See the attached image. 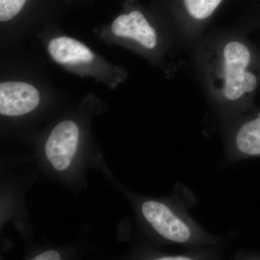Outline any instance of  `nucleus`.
I'll use <instances>...</instances> for the list:
<instances>
[{"mask_svg":"<svg viewBox=\"0 0 260 260\" xmlns=\"http://www.w3.org/2000/svg\"><path fill=\"white\" fill-rule=\"evenodd\" d=\"M242 26L206 32L190 49L196 79L221 124L251 110L260 88V50Z\"/></svg>","mask_w":260,"mask_h":260,"instance_id":"f257e3e1","label":"nucleus"},{"mask_svg":"<svg viewBox=\"0 0 260 260\" xmlns=\"http://www.w3.org/2000/svg\"><path fill=\"white\" fill-rule=\"evenodd\" d=\"M177 193L168 202L149 200L141 205L145 221L166 242L186 249L218 245L222 237L213 235L189 215L194 197L186 187L177 186Z\"/></svg>","mask_w":260,"mask_h":260,"instance_id":"f03ea898","label":"nucleus"},{"mask_svg":"<svg viewBox=\"0 0 260 260\" xmlns=\"http://www.w3.org/2000/svg\"><path fill=\"white\" fill-rule=\"evenodd\" d=\"M226 0H162L167 25L179 47L200 40Z\"/></svg>","mask_w":260,"mask_h":260,"instance_id":"7ed1b4c3","label":"nucleus"},{"mask_svg":"<svg viewBox=\"0 0 260 260\" xmlns=\"http://www.w3.org/2000/svg\"><path fill=\"white\" fill-rule=\"evenodd\" d=\"M116 37L134 43L140 49L164 59L172 55L174 48H179L172 35L162 36L148 15L140 8H132L117 17L112 25Z\"/></svg>","mask_w":260,"mask_h":260,"instance_id":"20e7f679","label":"nucleus"},{"mask_svg":"<svg viewBox=\"0 0 260 260\" xmlns=\"http://www.w3.org/2000/svg\"><path fill=\"white\" fill-rule=\"evenodd\" d=\"M225 156L229 162L260 155V109L249 111L222 124Z\"/></svg>","mask_w":260,"mask_h":260,"instance_id":"39448f33","label":"nucleus"},{"mask_svg":"<svg viewBox=\"0 0 260 260\" xmlns=\"http://www.w3.org/2000/svg\"><path fill=\"white\" fill-rule=\"evenodd\" d=\"M79 130L73 121H61L55 126L46 143L48 160L56 170L68 169L76 152Z\"/></svg>","mask_w":260,"mask_h":260,"instance_id":"423d86ee","label":"nucleus"},{"mask_svg":"<svg viewBox=\"0 0 260 260\" xmlns=\"http://www.w3.org/2000/svg\"><path fill=\"white\" fill-rule=\"evenodd\" d=\"M37 88L22 82H5L0 85V113L18 116L32 112L39 105Z\"/></svg>","mask_w":260,"mask_h":260,"instance_id":"0eeeda50","label":"nucleus"},{"mask_svg":"<svg viewBox=\"0 0 260 260\" xmlns=\"http://www.w3.org/2000/svg\"><path fill=\"white\" fill-rule=\"evenodd\" d=\"M49 52L54 61L62 64L90 62L94 57L93 52L82 43L66 37L52 39Z\"/></svg>","mask_w":260,"mask_h":260,"instance_id":"6e6552de","label":"nucleus"},{"mask_svg":"<svg viewBox=\"0 0 260 260\" xmlns=\"http://www.w3.org/2000/svg\"><path fill=\"white\" fill-rule=\"evenodd\" d=\"M241 26L249 34L254 30L260 32V0H254L243 17Z\"/></svg>","mask_w":260,"mask_h":260,"instance_id":"1a4fd4ad","label":"nucleus"},{"mask_svg":"<svg viewBox=\"0 0 260 260\" xmlns=\"http://www.w3.org/2000/svg\"><path fill=\"white\" fill-rule=\"evenodd\" d=\"M27 0H0V20L8 21L23 9Z\"/></svg>","mask_w":260,"mask_h":260,"instance_id":"9d476101","label":"nucleus"},{"mask_svg":"<svg viewBox=\"0 0 260 260\" xmlns=\"http://www.w3.org/2000/svg\"><path fill=\"white\" fill-rule=\"evenodd\" d=\"M60 259V255L56 251H45L34 258L35 260H59Z\"/></svg>","mask_w":260,"mask_h":260,"instance_id":"9b49d317","label":"nucleus"}]
</instances>
